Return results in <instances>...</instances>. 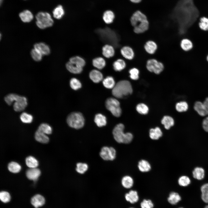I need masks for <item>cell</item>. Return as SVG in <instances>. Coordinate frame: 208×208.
Masks as SVG:
<instances>
[{
    "mask_svg": "<svg viewBox=\"0 0 208 208\" xmlns=\"http://www.w3.org/2000/svg\"><path fill=\"white\" fill-rule=\"evenodd\" d=\"M70 84L71 88L75 90H77L81 87V84L80 81L75 78L71 79Z\"/></svg>",
    "mask_w": 208,
    "mask_h": 208,
    "instance_id": "cell-43",
    "label": "cell"
},
{
    "mask_svg": "<svg viewBox=\"0 0 208 208\" xmlns=\"http://www.w3.org/2000/svg\"><path fill=\"white\" fill-rule=\"evenodd\" d=\"M45 203V198L43 196L40 194L34 195L31 199V204L35 208H38L43 206Z\"/></svg>",
    "mask_w": 208,
    "mask_h": 208,
    "instance_id": "cell-11",
    "label": "cell"
},
{
    "mask_svg": "<svg viewBox=\"0 0 208 208\" xmlns=\"http://www.w3.org/2000/svg\"><path fill=\"white\" fill-rule=\"evenodd\" d=\"M202 193H208V183L203 185L201 187Z\"/></svg>",
    "mask_w": 208,
    "mask_h": 208,
    "instance_id": "cell-53",
    "label": "cell"
},
{
    "mask_svg": "<svg viewBox=\"0 0 208 208\" xmlns=\"http://www.w3.org/2000/svg\"><path fill=\"white\" fill-rule=\"evenodd\" d=\"M21 121L24 123H30L33 120V117L31 115L26 112L22 113L20 116Z\"/></svg>",
    "mask_w": 208,
    "mask_h": 208,
    "instance_id": "cell-46",
    "label": "cell"
},
{
    "mask_svg": "<svg viewBox=\"0 0 208 208\" xmlns=\"http://www.w3.org/2000/svg\"><path fill=\"white\" fill-rule=\"evenodd\" d=\"M172 12L173 16L180 25H183L192 24L199 14L193 0H179Z\"/></svg>",
    "mask_w": 208,
    "mask_h": 208,
    "instance_id": "cell-1",
    "label": "cell"
},
{
    "mask_svg": "<svg viewBox=\"0 0 208 208\" xmlns=\"http://www.w3.org/2000/svg\"><path fill=\"white\" fill-rule=\"evenodd\" d=\"M200 21L199 23V28L203 31H208V18L205 17H203L200 18Z\"/></svg>",
    "mask_w": 208,
    "mask_h": 208,
    "instance_id": "cell-41",
    "label": "cell"
},
{
    "mask_svg": "<svg viewBox=\"0 0 208 208\" xmlns=\"http://www.w3.org/2000/svg\"><path fill=\"white\" fill-rule=\"evenodd\" d=\"M136 109L138 113L142 114H147L148 111V107L144 103H140L138 105Z\"/></svg>",
    "mask_w": 208,
    "mask_h": 208,
    "instance_id": "cell-49",
    "label": "cell"
},
{
    "mask_svg": "<svg viewBox=\"0 0 208 208\" xmlns=\"http://www.w3.org/2000/svg\"><path fill=\"white\" fill-rule=\"evenodd\" d=\"M34 48L39 51L42 55H47L50 53V49L49 47L45 43L40 42L36 44Z\"/></svg>",
    "mask_w": 208,
    "mask_h": 208,
    "instance_id": "cell-17",
    "label": "cell"
},
{
    "mask_svg": "<svg viewBox=\"0 0 208 208\" xmlns=\"http://www.w3.org/2000/svg\"><path fill=\"white\" fill-rule=\"evenodd\" d=\"M131 2L134 3H138L140 2L142 0H129Z\"/></svg>",
    "mask_w": 208,
    "mask_h": 208,
    "instance_id": "cell-56",
    "label": "cell"
},
{
    "mask_svg": "<svg viewBox=\"0 0 208 208\" xmlns=\"http://www.w3.org/2000/svg\"><path fill=\"white\" fill-rule=\"evenodd\" d=\"M100 155L103 160L112 161L114 159L116 156V151L113 147L104 146L100 153Z\"/></svg>",
    "mask_w": 208,
    "mask_h": 208,
    "instance_id": "cell-9",
    "label": "cell"
},
{
    "mask_svg": "<svg viewBox=\"0 0 208 208\" xmlns=\"http://www.w3.org/2000/svg\"><path fill=\"white\" fill-rule=\"evenodd\" d=\"M203 127L205 131L208 132V116L203 120Z\"/></svg>",
    "mask_w": 208,
    "mask_h": 208,
    "instance_id": "cell-52",
    "label": "cell"
},
{
    "mask_svg": "<svg viewBox=\"0 0 208 208\" xmlns=\"http://www.w3.org/2000/svg\"><path fill=\"white\" fill-rule=\"evenodd\" d=\"M149 23L147 20L143 21L134 27V32L137 34L143 33L147 31L149 27Z\"/></svg>",
    "mask_w": 208,
    "mask_h": 208,
    "instance_id": "cell-14",
    "label": "cell"
},
{
    "mask_svg": "<svg viewBox=\"0 0 208 208\" xmlns=\"http://www.w3.org/2000/svg\"><path fill=\"white\" fill-rule=\"evenodd\" d=\"M133 91L130 83L127 80H122L118 82L113 88L112 94L115 97L122 98L131 94Z\"/></svg>",
    "mask_w": 208,
    "mask_h": 208,
    "instance_id": "cell-2",
    "label": "cell"
},
{
    "mask_svg": "<svg viewBox=\"0 0 208 208\" xmlns=\"http://www.w3.org/2000/svg\"><path fill=\"white\" fill-rule=\"evenodd\" d=\"M181 48L184 51H188L191 50L193 47L192 42L187 38L183 39L180 43Z\"/></svg>",
    "mask_w": 208,
    "mask_h": 208,
    "instance_id": "cell-30",
    "label": "cell"
},
{
    "mask_svg": "<svg viewBox=\"0 0 208 208\" xmlns=\"http://www.w3.org/2000/svg\"><path fill=\"white\" fill-rule=\"evenodd\" d=\"M182 208V207H180V208Z\"/></svg>",
    "mask_w": 208,
    "mask_h": 208,
    "instance_id": "cell-59",
    "label": "cell"
},
{
    "mask_svg": "<svg viewBox=\"0 0 208 208\" xmlns=\"http://www.w3.org/2000/svg\"><path fill=\"white\" fill-rule=\"evenodd\" d=\"M38 130L46 134H51L52 132V129L51 127L48 124L44 123L40 124L39 126Z\"/></svg>",
    "mask_w": 208,
    "mask_h": 208,
    "instance_id": "cell-40",
    "label": "cell"
},
{
    "mask_svg": "<svg viewBox=\"0 0 208 208\" xmlns=\"http://www.w3.org/2000/svg\"><path fill=\"white\" fill-rule=\"evenodd\" d=\"M64 13V10L62 6L61 5H59L55 7L53 11V17L57 19L62 18Z\"/></svg>",
    "mask_w": 208,
    "mask_h": 208,
    "instance_id": "cell-31",
    "label": "cell"
},
{
    "mask_svg": "<svg viewBox=\"0 0 208 208\" xmlns=\"http://www.w3.org/2000/svg\"><path fill=\"white\" fill-rule=\"evenodd\" d=\"M138 167L139 170L142 172L149 171L151 169V166L147 161L142 159L140 161L138 164Z\"/></svg>",
    "mask_w": 208,
    "mask_h": 208,
    "instance_id": "cell-26",
    "label": "cell"
},
{
    "mask_svg": "<svg viewBox=\"0 0 208 208\" xmlns=\"http://www.w3.org/2000/svg\"><path fill=\"white\" fill-rule=\"evenodd\" d=\"M126 200L132 204L138 201L139 196L137 192L135 190H131L125 196Z\"/></svg>",
    "mask_w": 208,
    "mask_h": 208,
    "instance_id": "cell-15",
    "label": "cell"
},
{
    "mask_svg": "<svg viewBox=\"0 0 208 208\" xmlns=\"http://www.w3.org/2000/svg\"><path fill=\"white\" fill-rule=\"evenodd\" d=\"M4 100L9 105H11L13 102L15 101L13 105V108L16 112L23 110L27 105L26 97L15 94L11 93L7 95L5 97Z\"/></svg>",
    "mask_w": 208,
    "mask_h": 208,
    "instance_id": "cell-3",
    "label": "cell"
},
{
    "mask_svg": "<svg viewBox=\"0 0 208 208\" xmlns=\"http://www.w3.org/2000/svg\"><path fill=\"white\" fill-rule=\"evenodd\" d=\"M124 126L119 123L114 128L112 133L115 140L118 143L129 144L131 142L133 138V135L131 133L124 132Z\"/></svg>",
    "mask_w": 208,
    "mask_h": 208,
    "instance_id": "cell-4",
    "label": "cell"
},
{
    "mask_svg": "<svg viewBox=\"0 0 208 208\" xmlns=\"http://www.w3.org/2000/svg\"><path fill=\"white\" fill-rule=\"evenodd\" d=\"M188 105L185 101H181L177 103L176 105V110L179 112L186 111L188 109Z\"/></svg>",
    "mask_w": 208,
    "mask_h": 208,
    "instance_id": "cell-44",
    "label": "cell"
},
{
    "mask_svg": "<svg viewBox=\"0 0 208 208\" xmlns=\"http://www.w3.org/2000/svg\"><path fill=\"white\" fill-rule=\"evenodd\" d=\"M130 78L133 80H137L139 77V71L136 68H131L129 70Z\"/></svg>",
    "mask_w": 208,
    "mask_h": 208,
    "instance_id": "cell-50",
    "label": "cell"
},
{
    "mask_svg": "<svg viewBox=\"0 0 208 208\" xmlns=\"http://www.w3.org/2000/svg\"><path fill=\"white\" fill-rule=\"evenodd\" d=\"M161 123L164 126L166 129H169L174 125V122L173 118L169 116H165L161 121Z\"/></svg>",
    "mask_w": 208,
    "mask_h": 208,
    "instance_id": "cell-33",
    "label": "cell"
},
{
    "mask_svg": "<svg viewBox=\"0 0 208 208\" xmlns=\"http://www.w3.org/2000/svg\"><path fill=\"white\" fill-rule=\"evenodd\" d=\"M141 208H153L154 204L149 199H144L140 203Z\"/></svg>",
    "mask_w": 208,
    "mask_h": 208,
    "instance_id": "cell-51",
    "label": "cell"
},
{
    "mask_svg": "<svg viewBox=\"0 0 208 208\" xmlns=\"http://www.w3.org/2000/svg\"><path fill=\"white\" fill-rule=\"evenodd\" d=\"M19 16L21 21L24 23L29 22L33 18L32 13L28 10H25L19 14Z\"/></svg>",
    "mask_w": 208,
    "mask_h": 208,
    "instance_id": "cell-20",
    "label": "cell"
},
{
    "mask_svg": "<svg viewBox=\"0 0 208 208\" xmlns=\"http://www.w3.org/2000/svg\"><path fill=\"white\" fill-rule=\"evenodd\" d=\"M103 83L105 87L108 89L112 88L115 86V82L113 78L111 76H107L103 81Z\"/></svg>",
    "mask_w": 208,
    "mask_h": 208,
    "instance_id": "cell-36",
    "label": "cell"
},
{
    "mask_svg": "<svg viewBox=\"0 0 208 208\" xmlns=\"http://www.w3.org/2000/svg\"><path fill=\"white\" fill-rule=\"evenodd\" d=\"M113 68L117 71H120L124 69L126 67L125 62L122 59H118L113 63Z\"/></svg>",
    "mask_w": 208,
    "mask_h": 208,
    "instance_id": "cell-32",
    "label": "cell"
},
{
    "mask_svg": "<svg viewBox=\"0 0 208 208\" xmlns=\"http://www.w3.org/2000/svg\"><path fill=\"white\" fill-rule=\"evenodd\" d=\"M102 54L105 57L109 58L114 56L115 50L113 47L111 45L107 44L102 48Z\"/></svg>",
    "mask_w": 208,
    "mask_h": 208,
    "instance_id": "cell-18",
    "label": "cell"
},
{
    "mask_svg": "<svg viewBox=\"0 0 208 208\" xmlns=\"http://www.w3.org/2000/svg\"><path fill=\"white\" fill-rule=\"evenodd\" d=\"M203 103L206 107L207 114L208 115V97L206 99L205 101L203 102Z\"/></svg>",
    "mask_w": 208,
    "mask_h": 208,
    "instance_id": "cell-55",
    "label": "cell"
},
{
    "mask_svg": "<svg viewBox=\"0 0 208 208\" xmlns=\"http://www.w3.org/2000/svg\"><path fill=\"white\" fill-rule=\"evenodd\" d=\"M40 174V171L39 169L36 168H30L26 172L27 178L30 180H36Z\"/></svg>",
    "mask_w": 208,
    "mask_h": 208,
    "instance_id": "cell-13",
    "label": "cell"
},
{
    "mask_svg": "<svg viewBox=\"0 0 208 208\" xmlns=\"http://www.w3.org/2000/svg\"><path fill=\"white\" fill-rule=\"evenodd\" d=\"M35 137L37 141L43 143L48 142L49 140V138L46 134L38 130L35 132Z\"/></svg>",
    "mask_w": 208,
    "mask_h": 208,
    "instance_id": "cell-22",
    "label": "cell"
},
{
    "mask_svg": "<svg viewBox=\"0 0 208 208\" xmlns=\"http://www.w3.org/2000/svg\"><path fill=\"white\" fill-rule=\"evenodd\" d=\"M31 54L33 59L36 61H40L42 59V55L39 51L35 48L31 50Z\"/></svg>",
    "mask_w": 208,
    "mask_h": 208,
    "instance_id": "cell-48",
    "label": "cell"
},
{
    "mask_svg": "<svg viewBox=\"0 0 208 208\" xmlns=\"http://www.w3.org/2000/svg\"><path fill=\"white\" fill-rule=\"evenodd\" d=\"M69 61L79 67L83 68L86 64L84 60L79 56H74L71 57L69 59Z\"/></svg>",
    "mask_w": 208,
    "mask_h": 208,
    "instance_id": "cell-35",
    "label": "cell"
},
{
    "mask_svg": "<svg viewBox=\"0 0 208 208\" xmlns=\"http://www.w3.org/2000/svg\"><path fill=\"white\" fill-rule=\"evenodd\" d=\"M3 0H0V4L1 5L2 2H3Z\"/></svg>",
    "mask_w": 208,
    "mask_h": 208,
    "instance_id": "cell-57",
    "label": "cell"
},
{
    "mask_svg": "<svg viewBox=\"0 0 208 208\" xmlns=\"http://www.w3.org/2000/svg\"><path fill=\"white\" fill-rule=\"evenodd\" d=\"M105 104L107 109L113 115L116 117L120 116L122 111L120 103L118 100L114 98H109L106 100Z\"/></svg>",
    "mask_w": 208,
    "mask_h": 208,
    "instance_id": "cell-7",
    "label": "cell"
},
{
    "mask_svg": "<svg viewBox=\"0 0 208 208\" xmlns=\"http://www.w3.org/2000/svg\"><path fill=\"white\" fill-rule=\"evenodd\" d=\"M115 18V15L114 12L111 10L105 11L104 13L103 16V19L106 24H109L112 23Z\"/></svg>",
    "mask_w": 208,
    "mask_h": 208,
    "instance_id": "cell-24",
    "label": "cell"
},
{
    "mask_svg": "<svg viewBox=\"0 0 208 208\" xmlns=\"http://www.w3.org/2000/svg\"><path fill=\"white\" fill-rule=\"evenodd\" d=\"M180 196L177 193L172 192L169 194L168 198V202L172 205H175L181 200Z\"/></svg>",
    "mask_w": 208,
    "mask_h": 208,
    "instance_id": "cell-29",
    "label": "cell"
},
{
    "mask_svg": "<svg viewBox=\"0 0 208 208\" xmlns=\"http://www.w3.org/2000/svg\"><path fill=\"white\" fill-rule=\"evenodd\" d=\"M192 174L194 178L198 180H201L204 178L205 176V171L201 167H197L194 169Z\"/></svg>",
    "mask_w": 208,
    "mask_h": 208,
    "instance_id": "cell-28",
    "label": "cell"
},
{
    "mask_svg": "<svg viewBox=\"0 0 208 208\" xmlns=\"http://www.w3.org/2000/svg\"><path fill=\"white\" fill-rule=\"evenodd\" d=\"M93 66L99 69L103 68L106 65V62L104 59L101 57L94 58L92 60Z\"/></svg>",
    "mask_w": 208,
    "mask_h": 208,
    "instance_id": "cell-27",
    "label": "cell"
},
{
    "mask_svg": "<svg viewBox=\"0 0 208 208\" xmlns=\"http://www.w3.org/2000/svg\"><path fill=\"white\" fill-rule=\"evenodd\" d=\"M11 197L10 193L8 192L2 191L0 193V199L3 203H7L11 200Z\"/></svg>",
    "mask_w": 208,
    "mask_h": 208,
    "instance_id": "cell-45",
    "label": "cell"
},
{
    "mask_svg": "<svg viewBox=\"0 0 208 208\" xmlns=\"http://www.w3.org/2000/svg\"><path fill=\"white\" fill-rule=\"evenodd\" d=\"M90 79L94 83H98L101 81L103 79L102 74L99 70H93L89 73Z\"/></svg>",
    "mask_w": 208,
    "mask_h": 208,
    "instance_id": "cell-16",
    "label": "cell"
},
{
    "mask_svg": "<svg viewBox=\"0 0 208 208\" xmlns=\"http://www.w3.org/2000/svg\"><path fill=\"white\" fill-rule=\"evenodd\" d=\"M157 47L156 43L152 40L147 41L144 45V49L146 51L151 54H153L155 53Z\"/></svg>",
    "mask_w": 208,
    "mask_h": 208,
    "instance_id": "cell-19",
    "label": "cell"
},
{
    "mask_svg": "<svg viewBox=\"0 0 208 208\" xmlns=\"http://www.w3.org/2000/svg\"><path fill=\"white\" fill-rule=\"evenodd\" d=\"M66 67L70 72L75 74L80 73L83 70V68L79 67L70 61L66 64Z\"/></svg>",
    "mask_w": 208,
    "mask_h": 208,
    "instance_id": "cell-21",
    "label": "cell"
},
{
    "mask_svg": "<svg viewBox=\"0 0 208 208\" xmlns=\"http://www.w3.org/2000/svg\"><path fill=\"white\" fill-rule=\"evenodd\" d=\"M76 170L79 173L84 174L88 169V166L85 163L79 162L77 164Z\"/></svg>",
    "mask_w": 208,
    "mask_h": 208,
    "instance_id": "cell-42",
    "label": "cell"
},
{
    "mask_svg": "<svg viewBox=\"0 0 208 208\" xmlns=\"http://www.w3.org/2000/svg\"><path fill=\"white\" fill-rule=\"evenodd\" d=\"M25 162L27 166L30 168H36L38 165L37 160L34 157L31 156L27 157Z\"/></svg>",
    "mask_w": 208,
    "mask_h": 208,
    "instance_id": "cell-37",
    "label": "cell"
},
{
    "mask_svg": "<svg viewBox=\"0 0 208 208\" xmlns=\"http://www.w3.org/2000/svg\"><path fill=\"white\" fill-rule=\"evenodd\" d=\"M134 208L131 207V208Z\"/></svg>",
    "mask_w": 208,
    "mask_h": 208,
    "instance_id": "cell-60",
    "label": "cell"
},
{
    "mask_svg": "<svg viewBox=\"0 0 208 208\" xmlns=\"http://www.w3.org/2000/svg\"><path fill=\"white\" fill-rule=\"evenodd\" d=\"M194 108L198 114L201 116H205L206 115L203 107V103L200 101H197L195 103Z\"/></svg>",
    "mask_w": 208,
    "mask_h": 208,
    "instance_id": "cell-39",
    "label": "cell"
},
{
    "mask_svg": "<svg viewBox=\"0 0 208 208\" xmlns=\"http://www.w3.org/2000/svg\"><path fill=\"white\" fill-rule=\"evenodd\" d=\"M67 122L70 127L75 129H79L83 126L85 120L81 113L73 112L67 117Z\"/></svg>",
    "mask_w": 208,
    "mask_h": 208,
    "instance_id": "cell-5",
    "label": "cell"
},
{
    "mask_svg": "<svg viewBox=\"0 0 208 208\" xmlns=\"http://www.w3.org/2000/svg\"><path fill=\"white\" fill-rule=\"evenodd\" d=\"M162 135V131L159 127H156L154 129H151L150 130L149 136L152 140H158L161 137Z\"/></svg>",
    "mask_w": 208,
    "mask_h": 208,
    "instance_id": "cell-25",
    "label": "cell"
},
{
    "mask_svg": "<svg viewBox=\"0 0 208 208\" xmlns=\"http://www.w3.org/2000/svg\"><path fill=\"white\" fill-rule=\"evenodd\" d=\"M147 20L145 14L139 10L135 12L131 17L130 21L132 25L134 27L140 23Z\"/></svg>",
    "mask_w": 208,
    "mask_h": 208,
    "instance_id": "cell-10",
    "label": "cell"
},
{
    "mask_svg": "<svg viewBox=\"0 0 208 208\" xmlns=\"http://www.w3.org/2000/svg\"><path fill=\"white\" fill-rule=\"evenodd\" d=\"M179 185L182 186H186L190 184L191 181L187 176H183L181 177L178 180Z\"/></svg>",
    "mask_w": 208,
    "mask_h": 208,
    "instance_id": "cell-47",
    "label": "cell"
},
{
    "mask_svg": "<svg viewBox=\"0 0 208 208\" xmlns=\"http://www.w3.org/2000/svg\"><path fill=\"white\" fill-rule=\"evenodd\" d=\"M207 60L208 62V55H207Z\"/></svg>",
    "mask_w": 208,
    "mask_h": 208,
    "instance_id": "cell-58",
    "label": "cell"
},
{
    "mask_svg": "<svg viewBox=\"0 0 208 208\" xmlns=\"http://www.w3.org/2000/svg\"><path fill=\"white\" fill-rule=\"evenodd\" d=\"M8 168L10 172L13 173L18 172L21 170V167L18 163L15 162H11L8 165Z\"/></svg>",
    "mask_w": 208,
    "mask_h": 208,
    "instance_id": "cell-38",
    "label": "cell"
},
{
    "mask_svg": "<svg viewBox=\"0 0 208 208\" xmlns=\"http://www.w3.org/2000/svg\"><path fill=\"white\" fill-rule=\"evenodd\" d=\"M122 55L125 58L128 60H131L134 57V53L131 47L125 46L122 47L120 50Z\"/></svg>",
    "mask_w": 208,
    "mask_h": 208,
    "instance_id": "cell-12",
    "label": "cell"
},
{
    "mask_svg": "<svg viewBox=\"0 0 208 208\" xmlns=\"http://www.w3.org/2000/svg\"><path fill=\"white\" fill-rule=\"evenodd\" d=\"M94 121L97 125L99 127L105 126L107 124L106 117L101 114H98L95 115Z\"/></svg>",
    "mask_w": 208,
    "mask_h": 208,
    "instance_id": "cell-23",
    "label": "cell"
},
{
    "mask_svg": "<svg viewBox=\"0 0 208 208\" xmlns=\"http://www.w3.org/2000/svg\"><path fill=\"white\" fill-rule=\"evenodd\" d=\"M201 198L204 202L208 203V193H202Z\"/></svg>",
    "mask_w": 208,
    "mask_h": 208,
    "instance_id": "cell-54",
    "label": "cell"
},
{
    "mask_svg": "<svg viewBox=\"0 0 208 208\" xmlns=\"http://www.w3.org/2000/svg\"><path fill=\"white\" fill-rule=\"evenodd\" d=\"M146 66L149 71L157 74H160L164 68L162 63L154 59L148 60L146 62Z\"/></svg>",
    "mask_w": 208,
    "mask_h": 208,
    "instance_id": "cell-8",
    "label": "cell"
},
{
    "mask_svg": "<svg viewBox=\"0 0 208 208\" xmlns=\"http://www.w3.org/2000/svg\"><path fill=\"white\" fill-rule=\"evenodd\" d=\"M121 183L123 186L127 189L131 188L133 185V181L132 178L129 176L123 177L121 181Z\"/></svg>",
    "mask_w": 208,
    "mask_h": 208,
    "instance_id": "cell-34",
    "label": "cell"
},
{
    "mask_svg": "<svg viewBox=\"0 0 208 208\" xmlns=\"http://www.w3.org/2000/svg\"><path fill=\"white\" fill-rule=\"evenodd\" d=\"M36 25L40 29H44L50 27L53 24V20L48 12H39L36 14Z\"/></svg>",
    "mask_w": 208,
    "mask_h": 208,
    "instance_id": "cell-6",
    "label": "cell"
}]
</instances>
